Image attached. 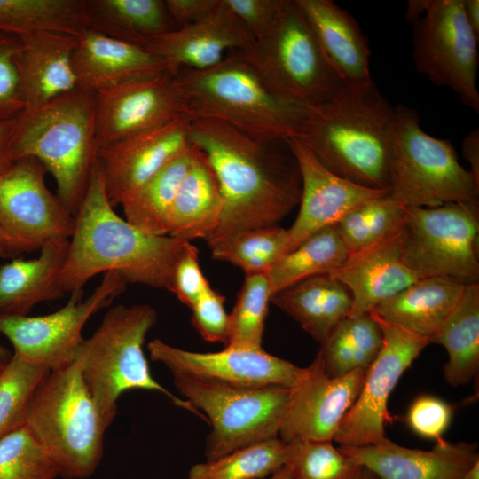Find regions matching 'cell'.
Segmentation results:
<instances>
[{
	"label": "cell",
	"mask_w": 479,
	"mask_h": 479,
	"mask_svg": "<svg viewBox=\"0 0 479 479\" xmlns=\"http://www.w3.org/2000/svg\"><path fill=\"white\" fill-rule=\"evenodd\" d=\"M189 140L207 157L223 199L220 222L208 245L277 225L299 205L301 173L287 140H260L212 119H191Z\"/></svg>",
	"instance_id": "1"
},
{
	"label": "cell",
	"mask_w": 479,
	"mask_h": 479,
	"mask_svg": "<svg viewBox=\"0 0 479 479\" xmlns=\"http://www.w3.org/2000/svg\"><path fill=\"white\" fill-rule=\"evenodd\" d=\"M59 283L65 293L82 289L95 275L115 271L126 283L171 292L173 273L189 241L147 234L119 216L106 192L98 162L75 216Z\"/></svg>",
	"instance_id": "2"
},
{
	"label": "cell",
	"mask_w": 479,
	"mask_h": 479,
	"mask_svg": "<svg viewBox=\"0 0 479 479\" xmlns=\"http://www.w3.org/2000/svg\"><path fill=\"white\" fill-rule=\"evenodd\" d=\"M395 106L373 79L342 83L310 108L296 139L331 172L357 185L389 192Z\"/></svg>",
	"instance_id": "3"
},
{
	"label": "cell",
	"mask_w": 479,
	"mask_h": 479,
	"mask_svg": "<svg viewBox=\"0 0 479 479\" xmlns=\"http://www.w3.org/2000/svg\"><path fill=\"white\" fill-rule=\"evenodd\" d=\"M185 115L212 119L263 141L297 138L310 107L275 92L239 51L216 66L176 72Z\"/></svg>",
	"instance_id": "4"
},
{
	"label": "cell",
	"mask_w": 479,
	"mask_h": 479,
	"mask_svg": "<svg viewBox=\"0 0 479 479\" xmlns=\"http://www.w3.org/2000/svg\"><path fill=\"white\" fill-rule=\"evenodd\" d=\"M14 161L32 157L54 177L57 196L75 216L98 160L95 93L76 87L12 118Z\"/></svg>",
	"instance_id": "5"
},
{
	"label": "cell",
	"mask_w": 479,
	"mask_h": 479,
	"mask_svg": "<svg viewBox=\"0 0 479 479\" xmlns=\"http://www.w3.org/2000/svg\"><path fill=\"white\" fill-rule=\"evenodd\" d=\"M156 321L157 313L148 304L114 306L77 349L75 362L106 428L115 419L121 395L130 390L161 393L176 406L207 422L187 400L176 397L153 377L143 345Z\"/></svg>",
	"instance_id": "6"
},
{
	"label": "cell",
	"mask_w": 479,
	"mask_h": 479,
	"mask_svg": "<svg viewBox=\"0 0 479 479\" xmlns=\"http://www.w3.org/2000/svg\"><path fill=\"white\" fill-rule=\"evenodd\" d=\"M24 425L59 476L86 479L98 469L107 428L76 362L50 371L41 380L27 402Z\"/></svg>",
	"instance_id": "7"
},
{
	"label": "cell",
	"mask_w": 479,
	"mask_h": 479,
	"mask_svg": "<svg viewBox=\"0 0 479 479\" xmlns=\"http://www.w3.org/2000/svg\"><path fill=\"white\" fill-rule=\"evenodd\" d=\"M389 196L404 207L478 203L479 184L459 162L451 140L426 133L418 111L402 104L395 106Z\"/></svg>",
	"instance_id": "8"
},
{
	"label": "cell",
	"mask_w": 479,
	"mask_h": 479,
	"mask_svg": "<svg viewBox=\"0 0 479 479\" xmlns=\"http://www.w3.org/2000/svg\"><path fill=\"white\" fill-rule=\"evenodd\" d=\"M278 94L312 107L343 83L296 0H285L269 32L237 51Z\"/></svg>",
	"instance_id": "9"
},
{
	"label": "cell",
	"mask_w": 479,
	"mask_h": 479,
	"mask_svg": "<svg viewBox=\"0 0 479 479\" xmlns=\"http://www.w3.org/2000/svg\"><path fill=\"white\" fill-rule=\"evenodd\" d=\"M173 383L211 425L206 440L207 460L279 437L291 388H234L184 376H173Z\"/></svg>",
	"instance_id": "10"
},
{
	"label": "cell",
	"mask_w": 479,
	"mask_h": 479,
	"mask_svg": "<svg viewBox=\"0 0 479 479\" xmlns=\"http://www.w3.org/2000/svg\"><path fill=\"white\" fill-rule=\"evenodd\" d=\"M478 203L405 207L401 256L420 278L443 277L479 284Z\"/></svg>",
	"instance_id": "11"
},
{
	"label": "cell",
	"mask_w": 479,
	"mask_h": 479,
	"mask_svg": "<svg viewBox=\"0 0 479 479\" xmlns=\"http://www.w3.org/2000/svg\"><path fill=\"white\" fill-rule=\"evenodd\" d=\"M478 40L466 20L461 0H428L425 14L412 23L416 70L433 83L451 89L476 113Z\"/></svg>",
	"instance_id": "12"
},
{
	"label": "cell",
	"mask_w": 479,
	"mask_h": 479,
	"mask_svg": "<svg viewBox=\"0 0 479 479\" xmlns=\"http://www.w3.org/2000/svg\"><path fill=\"white\" fill-rule=\"evenodd\" d=\"M115 271L104 273L101 282L85 300L83 290L73 291L67 302L43 316L0 315V334L12 344L14 355L48 371L67 366L84 340L82 333L89 318L108 307L126 288Z\"/></svg>",
	"instance_id": "13"
},
{
	"label": "cell",
	"mask_w": 479,
	"mask_h": 479,
	"mask_svg": "<svg viewBox=\"0 0 479 479\" xmlns=\"http://www.w3.org/2000/svg\"><path fill=\"white\" fill-rule=\"evenodd\" d=\"M383 336L381 349L366 369L360 393L342 420L334 442L364 446L388 439L385 427L391 421L388 401L402 374L430 341L370 312Z\"/></svg>",
	"instance_id": "14"
},
{
	"label": "cell",
	"mask_w": 479,
	"mask_h": 479,
	"mask_svg": "<svg viewBox=\"0 0 479 479\" xmlns=\"http://www.w3.org/2000/svg\"><path fill=\"white\" fill-rule=\"evenodd\" d=\"M36 159L15 160L0 172V226L28 252L51 240H69L75 218L45 184Z\"/></svg>",
	"instance_id": "15"
},
{
	"label": "cell",
	"mask_w": 479,
	"mask_h": 479,
	"mask_svg": "<svg viewBox=\"0 0 479 479\" xmlns=\"http://www.w3.org/2000/svg\"><path fill=\"white\" fill-rule=\"evenodd\" d=\"M150 358L162 364L172 376H184L234 388L294 387L304 367L263 349L225 346L216 352H195L174 347L160 339L147 344Z\"/></svg>",
	"instance_id": "16"
},
{
	"label": "cell",
	"mask_w": 479,
	"mask_h": 479,
	"mask_svg": "<svg viewBox=\"0 0 479 479\" xmlns=\"http://www.w3.org/2000/svg\"><path fill=\"white\" fill-rule=\"evenodd\" d=\"M95 104L99 150L185 114L170 70L98 91Z\"/></svg>",
	"instance_id": "17"
},
{
	"label": "cell",
	"mask_w": 479,
	"mask_h": 479,
	"mask_svg": "<svg viewBox=\"0 0 479 479\" xmlns=\"http://www.w3.org/2000/svg\"><path fill=\"white\" fill-rule=\"evenodd\" d=\"M365 373L358 369L331 377L317 355L291 388L279 438L285 444L295 440L334 442L342 420L360 393Z\"/></svg>",
	"instance_id": "18"
},
{
	"label": "cell",
	"mask_w": 479,
	"mask_h": 479,
	"mask_svg": "<svg viewBox=\"0 0 479 479\" xmlns=\"http://www.w3.org/2000/svg\"><path fill=\"white\" fill-rule=\"evenodd\" d=\"M191 119L179 115L155 128L99 150L106 192L111 206L122 205L190 144Z\"/></svg>",
	"instance_id": "19"
},
{
	"label": "cell",
	"mask_w": 479,
	"mask_h": 479,
	"mask_svg": "<svg viewBox=\"0 0 479 479\" xmlns=\"http://www.w3.org/2000/svg\"><path fill=\"white\" fill-rule=\"evenodd\" d=\"M287 144L298 163L302 195L297 217L287 230V253L315 232L337 224L359 205L389 195L386 190L365 187L327 169L313 153L296 138Z\"/></svg>",
	"instance_id": "20"
},
{
	"label": "cell",
	"mask_w": 479,
	"mask_h": 479,
	"mask_svg": "<svg viewBox=\"0 0 479 479\" xmlns=\"http://www.w3.org/2000/svg\"><path fill=\"white\" fill-rule=\"evenodd\" d=\"M338 448L379 479H462L479 460L475 443L444 439L429 451L407 448L389 438L377 444Z\"/></svg>",
	"instance_id": "21"
},
{
	"label": "cell",
	"mask_w": 479,
	"mask_h": 479,
	"mask_svg": "<svg viewBox=\"0 0 479 479\" xmlns=\"http://www.w3.org/2000/svg\"><path fill=\"white\" fill-rule=\"evenodd\" d=\"M253 42L250 32L220 0L203 19L158 36L145 49L177 72L212 67L229 51L242 50Z\"/></svg>",
	"instance_id": "22"
},
{
	"label": "cell",
	"mask_w": 479,
	"mask_h": 479,
	"mask_svg": "<svg viewBox=\"0 0 479 479\" xmlns=\"http://www.w3.org/2000/svg\"><path fill=\"white\" fill-rule=\"evenodd\" d=\"M401 227L369 247L349 255L343 264L330 273L351 295L350 316L370 312L421 279L403 262Z\"/></svg>",
	"instance_id": "23"
},
{
	"label": "cell",
	"mask_w": 479,
	"mask_h": 479,
	"mask_svg": "<svg viewBox=\"0 0 479 479\" xmlns=\"http://www.w3.org/2000/svg\"><path fill=\"white\" fill-rule=\"evenodd\" d=\"M72 64L77 87L94 93L170 70L145 49L90 28L77 36Z\"/></svg>",
	"instance_id": "24"
},
{
	"label": "cell",
	"mask_w": 479,
	"mask_h": 479,
	"mask_svg": "<svg viewBox=\"0 0 479 479\" xmlns=\"http://www.w3.org/2000/svg\"><path fill=\"white\" fill-rule=\"evenodd\" d=\"M20 39L15 64L26 108L43 105L77 87L72 64L77 36L40 32Z\"/></svg>",
	"instance_id": "25"
},
{
	"label": "cell",
	"mask_w": 479,
	"mask_h": 479,
	"mask_svg": "<svg viewBox=\"0 0 479 479\" xmlns=\"http://www.w3.org/2000/svg\"><path fill=\"white\" fill-rule=\"evenodd\" d=\"M343 83L372 79L371 51L356 19L331 0H296Z\"/></svg>",
	"instance_id": "26"
},
{
	"label": "cell",
	"mask_w": 479,
	"mask_h": 479,
	"mask_svg": "<svg viewBox=\"0 0 479 479\" xmlns=\"http://www.w3.org/2000/svg\"><path fill=\"white\" fill-rule=\"evenodd\" d=\"M69 240L46 242L32 259L13 258L0 266V315L27 316L38 303L61 298L59 283Z\"/></svg>",
	"instance_id": "27"
},
{
	"label": "cell",
	"mask_w": 479,
	"mask_h": 479,
	"mask_svg": "<svg viewBox=\"0 0 479 479\" xmlns=\"http://www.w3.org/2000/svg\"><path fill=\"white\" fill-rule=\"evenodd\" d=\"M465 286L443 277L421 278L370 312L428 339L431 343V339L457 304Z\"/></svg>",
	"instance_id": "28"
},
{
	"label": "cell",
	"mask_w": 479,
	"mask_h": 479,
	"mask_svg": "<svg viewBox=\"0 0 479 479\" xmlns=\"http://www.w3.org/2000/svg\"><path fill=\"white\" fill-rule=\"evenodd\" d=\"M271 302L320 345L352 306L349 290L330 273L297 281L272 294Z\"/></svg>",
	"instance_id": "29"
},
{
	"label": "cell",
	"mask_w": 479,
	"mask_h": 479,
	"mask_svg": "<svg viewBox=\"0 0 479 479\" xmlns=\"http://www.w3.org/2000/svg\"><path fill=\"white\" fill-rule=\"evenodd\" d=\"M222 211L216 174L205 154L195 146L170 210L168 235L189 242L195 239L208 241L219 224Z\"/></svg>",
	"instance_id": "30"
},
{
	"label": "cell",
	"mask_w": 479,
	"mask_h": 479,
	"mask_svg": "<svg viewBox=\"0 0 479 479\" xmlns=\"http://www.w3.org/2000/svg\"><path fill=\"white\" fill-rule=\"evenodd\" d=\"M87 28L145 48L175 29L165 0H85Z\"/></svg>",
	"instance_id": "31"
},
{
	"label": "cell",
	"mask_w": 479,
	"mask_h": 479,
	"mask_svg": "<svg viewBox=\"0 0 479 479\" xmlns=\"http://www.w3.org/2000/svg\"><path fill=\"white\" fill-rule=\"evenodd\" d=\"M446 349L444 379L452 386L471 381L479 367V284L466 285L454 309L431 339Z\"/></svg>",
	"instance_id": "32"
},
{
	"label": "cell",
	"mask_w": 479,
	"mask_h": 479,
	"mask_svg": "<svg viewBox=\"0 0 479 479\" xmlns=\"http://www.w3.org/2000/svg\"><path fill=\"white\" fill-rule=\"evenodd\" d=\"M194 153L190 142L122 205L128 223L147 234H169L170 210Z\"/></svg>",
	"instance_id": "33"
},
{
	"label": "cell",
	"mask_w": 479,
	"mask_h": 479,
	"mask_svg": "<svg viewBox=\"0 0 479 479\" xmlns=\"http://www.w3.org/2000/svg\"><path fill=\"white\" fill-rule=\"evenodd\" d=\"M382 332L368 313L343 318L320 345L319 356L331 377L344 376L355 370H366L382 346Z\"/></svg>",
	"instance_id": "34"
},
{
	"label": "cell",
	"mask_w": 479,
	"mask_h": 479,
	"mask_svg": "<svg viewBox=\"0 0 479 479\" xmlns=\"http://www.w3.org/2000/svg\"><path fill=\"white\" fill-rule=\"evenodd\" d=\"M85 28V0H0V32L19 37L40 32L78 36Z\"/></svg>",
	"instance_id": "35"
},
{
	"label": "cell",
	"mask_w": 479,
	"mask_h": 479,
	"mask_svg": "<svg viewBox=\"0 0 479 479\" xmlns=\"http://www.w3.org/2000/svg\"><path fill=\"white\" fill-rule=\"evenodd\" d=\"M349 255L335 224L315 232L294 250L285 254L266 273L271 296L306 278L333 272L347 261Z\"/></svg>",
	"instance_id": "36"
},
{
	"label": "cell",
	"mask_w": 479,
	"mask_h": 479,
	"mask_svg": "<svg viewBox=\"0 0 479 479\" xmlns=\"http://www.w3.org/2000/svg\"><path fill=\"white\" fill-rule=\"evenodd\" d=\"M287 230L277 225L246 230L208 244L212 258L246 274L267 273L287 252Z\"/></svg>",
	"instance_id": "37"
},
{
	"label": "cell",
	"mask_w": 479,
	"mask_h": 479,
	"mask_svg": "<svg viewBox=\"0 0 479 479\" xmlns=\"http://www.w3.org/2000/svg\"><path fill=\"white\" fill-rule=\"evenodd\" d=\"M286 444L279 437L193 465L187 479H264L284 466Z\"/></svg>",
	"instance_id": "38"
},
{
	"label": "cell",
	"mask_w": 479,
	"mask_h": 479,
	"mask_svg": "<svg viewBox=\"0 0 479 479\" xmlns=\"http://www.w3.org/2000/svg\"><path fill=\"white\" fill-rule=\"evenodd\" d=\"M404 206L387 195L349 211L335 224L349 255L369 247L397 230L404 221Z\"/></svg>",
	"instance_id": "39"
},
{
	"label": "cell",
	"mask_w": 479,
	"mask_h": 479,
	"mask_svg": "<svg viewBox=\"0 0 479 479\" xmlns=\"http://www.w3.org/2000/svg\"><path fill=\"white\" fill-rule=\"evenodd\" d=\"M271 298L266 273L246 274L235 305L229 314L225 346L263 349V335Z\"/></svg>",
	"instance_id": "40"
},
{
	"label": "cell",
	"mask_w": 479,
	"mask_h": 479,
	"mask_svg": "<svg viewBox=\"0 0 479 479\" xmlns=\"http://www.w3.org/2000/svg\"><path fill=\"white\" fill-rule=\"evenodd\" d=\"M283 467L293 479H357L363 467L332 441L307 440L286 444Z\"/></svg>",
	"instance_id": "41"
},
{
	"label": "cell",
	"mask_w": 479,
	"mask_h": 479,
	"mask_svg": "<svg viewBox=\"0 0 479 479\" xmlns=\"http://www.w3.org/2000/svg\"><path fill=\"white\" fill-rule=\"evenodd\" d=\"M48 372L14 354L12 356L0 374V439L24 424L27 402Z\"/></svg>",
	"instance_id": "42"
},
{
	"label": "cell",
	"mask_w": 479,
	"mask_h": 479,
	"mask_svg": "<svg viewBox=\"0 0 479 479\" xmlns=\"http://www.w3.org/2000/svg\"><path fill=\"white\" fill-rule=\"evenodd\" d=\"M57 469L23 424L0 439V479H55Z\"/></svg>",
	"instance_id": "43"
},
{
	"label": "cell",
	"mask_w": 479,
	"mask_h": 479,
	"mask_svg": "<svg viewBox=\"0 0 479 479\" xmlns=\"http://www.w3.org/2000/svg\"><path fill=\"white\" fill-rule=\"evenodd\" d=\"M19 36L0 32V121L14 118L26 108L15 64Z\"/></svg>",
	"instance_id": "44"
},
{
	"label": "cell",
	"mask_w": 479,
	"mask_h": 479,
	"mask_svg": "<svg viewBox=\"0 0 479 479\" xmlns=\"http://www.w3.org/2000/svg\"><path fill=\"white\" fill-rule=\"evenodd\" d=\"M452 406L443 399L423 395L410 405L406 422L418 436L439 442L448 428L452 417Z\"/></svg>",
	"instance_id": "45"
},
{
	"label": "cell",
	"mask_w": 479,
	"mask_h": 479,
	"mask_svg": "<svg viewBox=\"0 0 479 479\" xmlns=\"http://www.w3.org/2000/svg\"><path fill=\"white\" fill-rule=\"evenodd\" d=\"M224 300L209 287L191 308L192 325L207 342L227 344L229 314L224 309Z\"/></svg>",
	"instance_id": "46"
},
{
	"label": "cell",
	"mask_w": 479,
	"mask_h": 479,
	"mask_svg": "<svg viewBox=\"0 0 479 479\" xmlns=\"http://www.w3.org/2000/svg\"><path fill=\"white\" fill-rule=\"evenodd\" d=\"M209 287L200 266L199 251L189 243L176 265L171 292L191 309Z\"/></svg>",
	"instance_id": "47"
},
{
	"label": "cell",
	"mask_w": 479,
	"mask_h": 479,
	"mask_svg": "<svg viewBox=\"0 0 479 479\" xmlns=\"http://www.w3.org/2000/svg\"><path fill=\"white\" fill-rule=\"evenodd\" d=\"M223 2L255 40L265 35L271 28L285 0H223Z\"/></svg>",
	"instance_id": "48"
},
{
	"label": "cell",
	"mask_w": 479,
	"mask_h": 479,
	"mask_svg": "<svg viewBox=\"0 0 479 479\" xmlns=\"http://www.w3.org/2000/svg\"><path fill=\"white\" fill-rule=\"evenodd\" d=\"M219 4L220 0H165L175 29L203 19Z\"/></svg>",
	"instance_id": "49"
},
{
	"label": "cell",
	"mask_w": 479,
	"mask_h": 479,
	"mask_svg": "<svg viewBox=\"0 0 479 479\" xmlns=\"http://www.w3.org/2000/svg\"><path fill=\"white\" fill-rule=\"evenodd\" d=\"M462 155L468 161V169L474 179L479 184V130L470 131L461 143Z\"/></svg>",
	"instance_id": "50"
},
{
	"label": "cell",
	"mask_w": 479,
	"mask_h": 479,
	"mask_svg": "<svg viewBox=\"0 0 479 479\" xmlns=\"http://www.w3.org/2000/svg\"><path fill=\"white\" fill-rule=\"evenodd\" d=\"M12 119L0 121V172L12 162Z\"/></svg>",
	"instance_id": "51"
},
{
	"label": "cell",
	"mask_w": 479,
	"mask_h": 479,
	"mask_svg": "<svg viewBox=\"0 0 479 479\" xmlns=\"http://www.w3.org/2000/svg\"><path fill=\"white\" fill-rule=\"evenodd\" d=\"M28 252L26 247L10 237L0 226V257L14 258Z\"/></svg>",
	"instance_id": "52"
},
{
	"label": "cell",
	"mask_w": 479,
	"mask_h": 479,
	"mask_svg": "<svg viewBox=\"0 0 479 479\" xmlns=\"http://www.w3.org/2000/svg\"><path fill=\"white\" fill-rule=\"evenodd\" d=\"M461 1L466 20L475 35L479 37V1Z\"/></svg>",
	"instance_id": "53"
},
{
	"label": "cell",
	"mask_w": 479,
	"mask_h": 479,
	"mask_svg": "<svg viewBox=\"0 0 479 479\" xmlns=\"http://www.w3.org/2000/svg\"><path fill=\"white\" fill-rule=\"evenodd\" d=\"M428 0H410L404 19L412 24L421 18L427 10Z\"/></svg>",
	"instance_id": "54"
},
{
	"label": "cell",
	"mask_w": 479,
	"mask_h": 479,
	"mask_svg": "<svg viewBox=\"0 0 479 479\" xmlns=\"http://www.w3.org/2000/svg\"><path fill=\"white\" fill-rule=\"evenodd\" d=\"M12 356L9 350L0 344V374L8 365Z\"/></svg>",
	"instance_id": "55"
},
{
	"label": "cell",
	"mask_w": 479,
	"mask_h": 479,
	"mask_svg": "<svg viewBox=\"0 0 479 479\" xmlns=\"http://www.w3.org/2000/svg\"><path fill=\"white\" fill-rule=\"evenodd\" d=\"M264 479H293L285 467H280L270 476Z\"/></svg>",
	"instance_id": "56"
},
{
	"label": "cell",
	"mask_w": 479,
	"mask_h": 479,
	"mask_svg": "<svg viewBox=\"0 0 479 479\" xmlns=\"http://www.w3.org/2000/svg\"><path fill=\"white\" fill-rule=\"evenodd\" d=\"M462 479H479V460L472 466Z\"/></svg>",
	"instance_id": "57"
},
{
	"label": "cell",
	"mask_w": 479,
	"mask_h": 479,
	"mask_svg": "<svg viewBox=\"0 0 479 479\" xmlns=\"http://www.w3.org/2000/svg\"><path fill=\"white\" fill-rule=\"evenodd\" d=\"M357 479H379V478L372 471L363 467Z\"/></svg>",
	"instance_id": "58"
}]
</instances>
